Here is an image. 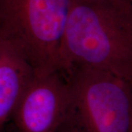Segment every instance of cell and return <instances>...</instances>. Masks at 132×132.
<instances>
[{
	"label": "cell",
	"mask_w": 132,
	"mask_h": 132,
	"mask_svg": "<svg viewBox=\"0 0 132 132\" xmlns=\"http://www.w3.org/2000/svg\"><path fill=\"white\" fill-rule=\"evenodd\" d=\"M69 102L65 74L56 71L34 76L21 95L11 119L17 132H60Z\"/></svg>",
	"instance_id": "4"
},
{
	"label": "cell",
	"mask_w": 132,
	"mask_h": 132,
	"mask_svg": "<svg viewBox=\"0 0 132 132\" xmlns=\"http://www.w3.org/2000/svg\"><path fill=\"white\" fill-rule=\"evenodd\" d=\"M130 2H131V5H132V0H130Z\"/></svg>",
	"instance_id": "7"
},
{
	"label": "cell",
	"mask_w": 132,
	"mask_h": 132,
	"mask_svg": "<svg viewBox=\"0 0 132 132\" xmlns=\"http://www.w3.org/2000/svg\"><path fill=\"white\" fill-rule=\"evenodd\" d=\"M109 1H123V0H109ZM130 1V0H129Z\"/></svg>",
	"instance_id": "6"
},
{
	"label": "cell",
	"mask_w": 132,
	"mask_h": 132,
	"mask_svg": "<svg viewBox=\"0 0 132 132\" xmlns=\"http://www.w3.org/2000/svg\"><path fill=\"white\" fill-rule=\"evenodd\" d=\"M69 102L60 132H132V81L87 66L61 71Z\"/></svg>",
	"instance_id": "3"
},
{
	"label": "cell",
	"mask_w": 132,
	"mask_h": 132,
	"mask_svg": "<svg viewBox=\"0 0 132 132\" xmlns=\"http://www.w3.org/2000/svg\"><path fill=\"white\" fill-rule=\"evenodd\" d=\"M71 0H0V41L43 76L58 71Z\"/></svg>",
	"instance_id": "2"
},
{
	"label": "cell",
	"mask_w": 132,
	"mask_h": 132,
	"mask_svg": "<svg viewBox=\"0 0 132 132\" xmlns=\"http://www.w3.org/2000/svg\"><path fill=\"white\" fill-rule=\"evenodd\" d=\"M34 71L21 56L0 41V132L11 119Z\"/></svg>",
	"instance_id": "5"
},
{
	"label": "cell",
	"mask_w": 132,
	"mask_h": 132,
	"mask_svg": "<svg viewBox=\"0 0 132 132\" xmlns=\"http://www.w3.org/2000/svg\"><path fill=\"white\" fill-rule=\"evenodd\" d=\"M87 66L132 81L129 0H71L58 71Z\"/></svg>",
	"instance_id": "1"
}]
</instances>
